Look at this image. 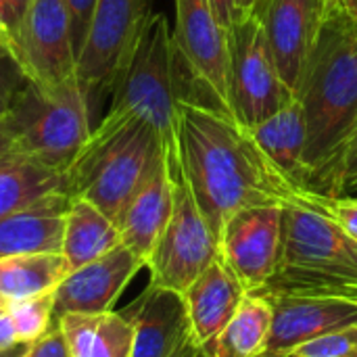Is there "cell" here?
Segmentation results:
<instances>
[{
    "label": "cell",
    "mask_w": 357,
    "mask_h": 357,
    "mask_svg": "<svg viewBox=\"0 0 357 357\" xmlns=\"http://www.w3.org/2000/svg\"><path fill=\"white\" fill-rule=\"evenodd\" d=\"M121 316L134 328L132 357H174L190 339L182 295L151 282L121 310Z\"/></svg>",
    "instance_id": "2e32d148"
},
{
    "label": "cell",
    "mask_w": 357,
    "mask_h": 357,
    "mask_svg": "<svg viewBox=\"0 0 357 357\" xmlns=\"http://www.w3.org/2000/svg\"><path fill=\"white\" fill-rule=\"evenodd\" d=\"M19 337H17V331H15V324L8 316V312L0 314V351H6V349H13V347H19ZM25 347V345H23Z\"/></svg>",
    "instance_id": "e575fe53"
},
{
    "label": "cell",
    "mask_w": 357,
    "mask_h": 357,
    "mask_svg": "<svg viewBox=\"0 0 357 357\" xmlns=\"http://www.w3.org/2000/svg\"><path fill=\"white\" fill-rule=\"evenodd\" d=\"M312 192L341 197L339 161L357 128V23L324 15L299 92Z\"/></svg>",
    "instance_id": "7a4b0ae2"
},
{
    "label": "cell",
    "mask_w": 357,
    "mask_h": 357,
    "mask_svg": "<svg viewBox=\"0 0 357 357\" xmlns=\"http://www.w3.org/2000/svg\"><path fill=\"white\" fill-rule=\"evenodd\" d=\"M21 357H67L63 335H61L56 322L48 328V333L42 339H38L36 343L27 345Z\"/></svg>",
    "instance_id": "d6a6232c"
},
{
    "label": "cell",
    "mask_w": 357,
    "mask_h": 357,
    "mask_svg": "<svg viewBox=\"0 0 357 357\" xmlns=\"http://www.w3.org/2000/svg\"><path fill=\"white\" fill-rule=\"evenodd\" d=\"M257 17L287 88L299 98L307 63L324 25V2L264 0Z\"/></svg>",
    "instance_id": "5bb4252c"
},
{
    "label": "cell",
    "mask_w": 357,
    "mask_h": 357,
    "mask_svg": "<svg viewBox=\"0 0 357 357\" xmlns=\"http://www.w3.org/2000/svg\"><path fill=\"white\" fill-rule=\"evenodd\" d=\"M69 15H71V31H73V46H75V54H79L82 44L86 40L90 21H92V13L96 6V0H65Z\"/></svg>",
    "instance_id": "4dcf8cb0"
},
{
    "label": "cell",
    "mask_w": 357,
    "mask_h": 357,
    "mask_svg": "<svg viewBox=\"0 0 357 357\" xmlns=\"http://www.w3.org/2000/svg\"><path fill=\"white\" fill-rule=\"evenodd\" d=\"M303 205L316 207L331 215L354 241L357 243V197L341 195V197H318L312 195L303 201Z\"/></svg>",
    "instance_id": "83f0119b"
},
{
    "label": "cell",
    "mask_w": 357,
    "mask_h": 357,
    "mask_svg": "<svg viewBox=\"0 0 357 357\" xmlns=\"http://www.w3.org/2000/svg\"><path fill=\"white\" fill-rule=\"evenodd\" d=\"M284 205H255L232 213L218 238L220 259L247 293L264 291L282 251Z\"/></svg>",
    "instance_id": "8fae6325"
},
{
    "label": "cell",
    "mask_w": 357,
    "mask_h": 357,
    "mask_svg": "<svg viewBox=\"0 0 357 357\" xmlns=\"http://www.w3.org/2000/svg\"><path fill=\"white\" fill-rule=\"evenodd\" d=\"M184 98L203 100V92L176 46L167 17L151 10L113 86L109 111L144 119L165 149L178 151V107Z\"/></svg>",
    "instance_id": "277c9868"
},
{
    "label": "cell",
    "mask_w": 357,
    "mask_h": 357,
    "mask_svg": "<svg viewBox=\"0 0 357 357\" xmlns=\"http://www.w3.org/2000/svg\"><path fill=\"white\" fill-rule=\"evenodd\" d=\"M174 357H201V354H199L197 345L192 343V339H188V341L174 354Z\"/></svg>",
    "instance_id": "74e56055"
},
{
    "label": "cell",
    "mask_w": 357,
    "mask_h": 357,
    "mask_svg": "<svg viewBox=\"0 0 357 357\" xmlns=\"http://www.w3.org/2000/svg\"><path fill=\"white\" fill-rule=\"evenodd\" d=\"M218 19L222 21V25L230 31V27L236 21V8H234V0H209Z\"/></svg>",
    "instance_id": "d590c367"
},
{
    "label": "cell",
    "mask_w": 357,
    "mask_h": 357,
    "mask_svg": "<svg viewBox=\"0 0 357 357\" xmlns=\"http://www.w3.org/2000/svg\"><path fill=\"white\" fill-rule=\"evenodd\" d=\"M230 38V107L247 128L266 121L295 96L287 88L259 17L236 19Z\"/></svg>",
    "instance_id": "ba28073f"
},
{
    "label": "cell",
    "mask_w": 357,
    "mask_h": 357,
    "mask_svg": "<svg viewBox=\"0 0 357 357\" xmlns=\"http://www.w3.org/2000/svg\"><path fill=\"white\" fill-rule=\"evenodd\" d=\"M63 253H27L0 259V297L8 303L52 293L69 274Z\"/></svg>",
    "instance_id": "d4e9b609"
},
{
    "label": "cell",
    "mask_w": 357,
    "mask_h": 357,
    "mask_svg": "<svg viewBox=\"0 0 357 357\" xmlns=\"http://www.w3.org/2000/svg\"><path fill=\"white\" fill-rule=\"evenodd\" d=\"M220 257L218 238L199 211L195 197L174 157V209L146 268L151 284L184 293Z\"/></svg>",
    "instance_id": "52a82bcc"
},
{
    "label": "cell",
    "mask_w": 357,
    "mask_h": 357,
    "mask_svg": "<svg viewBox=\"0 0 357 357\" xmlns=\"http://www.w3.org/2000/svg\"><path fill=\"white\" fill-rule=\"evenodd\" d=\"M33 0H0V46L17 54L21 31Z\"/></svg>",
    "instance_id": "f1b7e54d"
},
{
    "label": "cell",
    "mask_w": 357,
    "mask_h": 357,
    "mask_svg": "<svg viewBox=\"0 0 357 357\" xmlns=\"http://www.w3.org/2000/svg\"><path fill=\"white\" fill-rule=\"evenodd\" d=\"M163 153L165 144L151 123L107 111L67 172V192L90 201L117 224Z\"/></svg>",
    "instance_id": "3957f363"
},
{
    "label": "cell",
    "mask_w": 357,
    "mask_h": 357,
    "mask_svg": "<svg viewBox=\"0 0 357 357\" xmlns=\"http://www.w3.org/2000/svg\"><path fill=\"white\" fill-rule=\"evenodd\" d=\"M176 146L182 176L215 238L226 220L241 209L301 203L251 130L213 102L180 100Z\"/></svg>",
    "instance_id": "6da1fadb"
},
{
    "label": "cell",
    "mask_w": 357,
    "mask_h": 357,
    "mask_svg": "<svg viewBox=\"0 0 357 357\" xmlns=\"http://www.w3.org/2000/svg\"><path fill=\"white\" fill-rule=\"evenodd\" d=\"M259 293L357 297V243L324 211L303 203L284 205L280 261Z\"/></svg>",
    "instance_id": "5b68a950"
},
{
    "label": "cell",
    "mask_w": 357,
    "mask_h": 357,
    "mask_svg": "<svg viewBox=\"0 0 357 357\" xmlns=\"http://www.w3.org/2000/svg\"><path fill=\"white\" fill-rule=\"evenodd\" d=\"M52 192H67L65 174L17 153L0 161V220Z\"/></svg>",
    "instance_id": "cb8c5ba5"
},
{
    "label": "cell",
    "mask_w": 357,
    "mask_h": 357,
    "mask_svg": "<svg viewBox=\"0 0 357 357\" xmlns=\"http://www.w3.org/2000/svg\"><path fill=\"white\" fill-rule=\"evenodd\" d=\"M121 245V232L117 224L86 199L71 197L65 224L61 253L69 264V270H77L115 247Z\"/></svg>",
    "instance_id": "7402d4cb"
},
{
    "label": "cell",
    "mask_w": 357,
    "mask_h": 357,
    "mask_svg": "<svg viewBox=\"0 0 357 357\" xmlns=\"http://www.w3.org/2000/svg\"><path fill=\"white\" fill-rule=\"evenodd\" d=\"M71 197L52 192L0 220V259L27 253H61L63 224Z\"/></svg>",
    "instance_id": "ffe728a7"
},
{
    "label": "cell",
    "mask_w": 357,
    "mask_h": 357,
    "mask_svg": "<svg viewBox=\"0 0 357 357\" xmlns=\"http://www.w3.org/2000/svg\"><path fill=\"white\" fill-rule=\"evenodd\" d=\"M176 2V46L207 102L232 115L230 38L209 0Z\"/></svg>",
    "instance_id": "30bf717a"
},
{
    "label": "cell",
    "mask_w": 357,
    "mask_h": 357,
    "mask_svg": "<svg viewBox=\"0 0 357 357\" xmlns=\"http://www.w3.org/2000/svg\"><path fill=\"white\" fill-rule=\"evenodd\" d=\"M2 159H6V157H2ZM2 159H0V161H2Z\"/></svg>",
    "instance_id": "b9f144b4"
},
{
    "label": "cell",
    "mask_w": 357,
    "mask_h": 357,
    "mask_svg": "<svg viewBox=\"0 0 357 357\" xmlns=\"http://www.w3.org/2000/svg\"><path fill=\"white\" fill-rule=\"evenodd\" d=\"M54 322L67 357H132L134 328L121 312L65 314Z\"/></svg>",
    "instance_id": "44dd1931"
},
{
    "label": "cell",
    "mask_w": 357,
    "mask_h": 357,
    "mask_svg": "<svg viewBox=\"0 0 357 357\" xmlns=\"http://www.w3.org/2000/svg\"><path fill=\"white\" fill-rule=\"evenodd\" d=\"M23 351H25V347H23V345H19V347L6 349V351H0V357H21L23 356Z\"/></svg>",
    "instance_id": "ab89813d"
},
{
    "label": "cell",
    "mask_w": 357,
    "mask_h": 357,
    "mask_svg": "<svg viewBox=\"0 0 357 357\" xmlns=\"http://www.w3.org/2000/svg\"><path fill=\"white\" fill-rule=\"evenodd\" d=\"M178 151L165 149L153 172L123 207L117 228L121 243L134 251L146 268V261L163 234L174 209V157Z\"/></svg>",
    "instance_id": "e0dca14e"
},
{
    "label": "cell",
    "mask_w": 357,
    "mask_h": 357,
    "mask_svg": "<svg viewBox=\"0 0 357 357\" xmlns=\"http://www.w3.org/2000/svg\"><path fill=\"white\" fill-rule=\"evenodd\" d=\"M272 305L266 357L289 354L326 333L357 324V297L333 293H257Z\"/></svg>",
    "instance_id": "4fadbf2b"
},
{
    "label": "cell",
    "mask_w": 357,
    "mask_h": 357,
    "mask_svg": "<svg viewBox=\"0 0 357 357\" xmlns=\"http://www.w3.org/2000/svg\"><path fill=\"white\" fill-rule=\"evenodd\" d=\"M339 184H341V195L357 192V128L347 138V142L341 151Z\"/></svg>",
    "instance_id": "1f68e13d"
},
{
    "label": "cell",
    "mask_w": 357,
    "mask_h": 357,
    "mask_svg": "<svg viewBox=\"0 0 357 357\" xmlns=\"http://www.w3.org/2000/svg\"><path fill=\"white\" fill-rule=\"evenodd\" d=\"M259 357H266V356H259Z\"/></svg>",
    "instance_id": "7bdbcfd3"
},
{
    "label": "cell",
    "mask_w": 357,
    "mask_h": 357,
    "mask_svg": "<svg viewBox=\"0 0 357 357\" xmlns=\"http://www.w3.org/2000/svg\"><path fill=\"white\" fill-rule=\"evenodd\" d=\"M289 357H357V324L312 339L295 347Z\"/></svg>",
    "instance_id": "4316f807"
},
{
    "label": "cell",
    "mask_w": 357,
    "mask_h": 357,
    "mask_svg": "<svg viewBox=\"0 0 357 357\" xmlns=\"http://www.w3.org/2000/svg\"><path fill=\"white\" fill-rule=\"evenodd\" d=\"M272 305L257 293H247L234 316L199 354L201 357H259L272 331Z\"/></svg>",
    "instance_id": "603a6c76"
},
{
    "label": "cell",
    "mask_w": 357,
    "mask_h": 357,
    "mask_svg": "<svg viewBox=\"0 0 357 357\" xmlns=\"http://www.w3.org/2000/svg\"><path fill=\"white\" fill-rule=\"evenodd\" d=\"M0 130L17 155L67 176L92 134L88 96L77 77L52 90L29 79L0 119Z\"/></svg>",
    "instance_id": "8992f818"
},
{
    "label": "cell",
    "mask_w": 357,
    "mask_h": 357,
    "mask_svg": "<svg viewBox=\"0 0 357 357\" xmlns=\"http://www.w3.org/2000/svg\"><path fill=\"white\" fill-rule=\"evenodd\" d=\"M15 59L25 75L46 90L77 77L71 15L65 0L31 2Z\"/></svg>",
    "instance_id": "7c38bea8"
},
{
    "label": "cell",
    "mask_w": 357,
    "mask_h": 357,
    "mask_svg": "<svg viewBox=\"0 0 357 357\" xmlns=\"http://www.w3.org/2000/svg\"><path fill=\"white\" fill-rule=\"evenodd\" d=\"M249 130L276 172L297 190L301 203L312 197V178L305 157L307 132L301 102L297 98L291 100L278 113Z\"/></svg>",
    "instance_id": "d6986e66"
},
{
    "label": "cell",
    "mask_w": 357,
    "mask_h": 357,
    "mask_svg": "<svg viewBox=\"0 0 357 357\" xmlns=\"http://www.w3.org/2000/svg\"><path fill=\"white\" fill-rule=\"evenodd\" d=\"M151 15V0H96L77 54V82L88 96L111 94Z\"/></svg>",
    "instance_id": "9c48e42d"
},
{
    "label": "cell",
    "mask_w": 357,
    "mask_h": 357,
    "mask_svg": "<svg viewBox=\"0 0 357 357\" xmlns=\"http://www.w3.org/2000/svg\"><path fill=\"white\" fill-rule=\"evenodd\" d=\"M6 312L15 324L19 343L27 347L42 339L54 324V291L13 301Z\"/></svg>",
    "instance_id": "484cf974"
},
{
    "label": "cell",
    "mask_w": 357,
    "mask_h": 357,
    "mask_svg": "<svg viewBox=\"0 0 357 357\" xmlns=\"http://www.w3.org/2000/svg\"><path fill=\"white\" fill-rule=\"evenodd\" d=\"M324 15H339L357 23V0H322Z\"/></svg>",
    "instance_id": "836d02e7"
},
{
    "label": "cell",
    "mask_w": 357,
    "mask_h": 357,
    "mask_svg": "<svg viewBox=\"0 0 357 357\" xmlns=\"http://www.w3.org/2000/svg\"><path fill=\"white\" fill-rule=\"evenodd\" d=\"M247 291L218 257L184 293L190 339L201 351L238 310Z\"/></svg>",
    "instance_id": "ac0fdd59"
},
{
    "label": "cell",
    "mask_w": 357,
    "mask_h": 357,
    "mask_svg": "<svg viewBox=\"0 0 357 357\" xmlns=\"http://www.w3.org/2000/svg\"><path fill=\"white\" fill-rule=\"evenodd\" d=\"M144 261L123 243L107 255L69 272L54 289V320L65 314L111 312Z\"/></svg>",
    "instance_id": "9a60e30c"
},
{
    "label": "cell",
    "mask_w": 357,
    "mask_h": 357,
    "mask_svg": "<svg viewBox=\"0 0 357 357\" xmlns=\"http://www.w3.org/2000/svg\"><path fill=\"white\" fill-rule=\"evenodd\" d=\"M264 0H234L236 8V19H247V17H257Z\"/></svg>",
    "instance_id": "8d00e7d4"
},
{
    "label": "cell",
    "mask_w": 357,
    "mask_h": 357,
    "mask_svg": "<svg viewBox=\"0 0 357 357\" xmlns=\"http://www.w3.org/2000/svg\"><path fill=\"white\" fill-rule=\"evenodd\" d=\"M27 82L29 77L25 75L15 54L0 46V119L8 113L17 94L25 88Z\"/></svg>",
    "instance_id": "f546056e"
},
{
    "label": "cell",
    "mask_w": 357,
    "mask_h": 357,
    "mask_svg": "<svg viewBox=\"0 0 357 357\" xmlns=\"http://www.w3.org/2000/svg\"><path fill=\"white\" fill-rule=\"evenodd\" d=\"M8 305H10V303H8L4 297H0V314H4V312L8 310Z\"/></svg>",
    "instance_id": "60d3db41"
},
{
    "label": "cell",
    "mask_w": 357,
    "mask_h": 357,
    "mask_svg": "<svg viewBox=\"0 0 357 357\" xmlns=\"http://www.w3.org/2000/svg\"><path fill=\"white\" fill-rule=\"evenodd\" d=\"M15 151H13V144H10V140H8V136L0 130V159L2 157H8V155H13Z\"/></svg>",
    "instance_id": "f35d334b"
}]
</instances>
